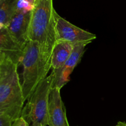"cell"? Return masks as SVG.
Returning a JSON list of instances; mask_svg holds the SVG:
<instances>
[{
	"label": "cell",
	"instance_id": "1",
	"mask_svg": "<svg viewBox=\"0 0 126 126\" xmlns=\"http://www.w3.org/2000/svg\"><path fill=\"white\" fill-rule=\"evenodd\" d=\"M52 49L53 47L36 42L27 43L21 61L23 66L22 87L25 100H28L52 69Z\"/></svg>",
	"mask_w": 126,
	"mask_h": 126
},
{
	"label": "cell",
	"instance_id": "2",
	"mask_svg": "<svg viewBox=\"0 0 126 126\" xmlns=\"http://www.w3.org/2000/svg\"><path fill=\"white\" fill-rule=\"evenodd\" d=\"M17 68L0 53V112L7 114L13 123L22 116L26 101Z\"/></svg>",
	"mask_w": 126,
	"mask_h": 126
},
{
	"label": "cell",
	"instance_id": "3",
	"mask_svg": "<svg viewBox=\"0 0 126 126\" xmlns=\"http://www.w3.org/2000/svg\"><path fill=\"white\" fill-rule=\"evenodd\" d=\"M55 11L53 0H36L32 8L28 33L29 41L54 47L57 41Z\"/></svg>",
	"mask_w": 126,
	"mask_h": 126
},
{
	"label": "cell",
	"instance_id": "4",
	"mask_svg": "<svg viewBox=\"0 0 126 126\" xmlns=\"http://www.w3.org/2000/svg\"><path fill=\"white\" fill-rule=\"evenodd\" d=\"M54 73L47 76L28 99V103L22 111V116L32 126H48L49 100L52 89Z\"/></svg>",
	"mask_w": 126,
	"mask_h": 126
},
{
	"label": "cell",
	"instance_id": "5",
	"mask_svg": "<svg viewBox=\"0 0 126 126\" xmlns=\"http://www.w3.org/2000/svg\"><path fill=\"white\" fill-rule=\"evenodd\" d=\"M55 18L56 41H67L75 45H87L97 38V36L94 33L70 23L59 16L56 11L55 12Z\"/></svg>",
	"mask_w": 126,
	"mask_h": 126
},
{
	"label": "cell",
	"instance_id": "6",
	"mask_svg": "<svg viewBox=\"0 0 126 126\" xmlns=\"http://www.w3.org/2000/svg\"><path fill=\"white\" fill-rule=\"evenodd\" d=\"M32 8L20 7L18 12L6 27L11 37L24 48L29 41L28 33Z\"/></svg>",
	"mask_w": 126,
	"mask_h": 126
},
{
	"label": "cell",
	"instance_id": "7",
	"mask_svg": "<svg viewBox=\"0 0 126 126\" xmlns=\"http://www.w3.org/2000/svg\"><path fill=\"white\" fill-rule=\"evenodd\" d=\"M86 46L87 45L85 44L75 46L71 55L65 62V65L58 70L52 71L54 73L52 88H58L61 90V89L69 82L70 76L75 67L81 62Z\"/></svg>",
	"mask_w": 126,
	"mask_h": 126
},
{
	"label": "cell",
	"instance_id": "8",
	"mask_svg": "<svg viewBox=\"0 0 126 126\" xmlns=\"http://www.w3.org/2000/svg\"><path fill=\"white\" fill-rule=\"evenodd\" d=\"M48 126H70L67 119L66 108L62 99L60 89L52 88L49 100Z\"/></svg>",
	"mask_w": 126,
	"mask_h": 126
},
{
	"label": "cell",
	"instance_id": "9",
	"mask_svg": "<svg viewBox=\"0 0 126 126\" xmlns=\"http://www.w3.org/2000/svg\"><path fill=\"white\" fill-rule=\"evenodd\" d=\"M24 49L11 37L6 28H0V53L18 66L21 65Z\"/></svg>",
	"mask_w": 126,
	"mask_h": 126
},
{
	"label": "cell",
	"instance_id": "10",
	"mask_svg": "<svg viewBox=\"0 0 126 126\" xmlns=\"http://www.w3.org/2000/svg\"><path fill=\"white\" fill-rule=\"evenodd\" d=\"M75 46L70 42L56 41L53 47L52 53V70H58L65 65L71 55Z\"/></svg>",
	"mask_w": 126,
	"mask_h": 126
},
{
	"label": "cell",
	"instance_id": "11",
	"mask_svg": "<svg viewBox=\"0 0 126 126\" xmlns=\"http://www.w3.org/2000/svg\"><path fill=\"white\" fill-rule=\"evenodd\" d=\"M20 0H0V28H6L19 9Z\"/></svg>",
	"mask_w": 126,
	"mask_h": 126
},
{
	"label": "cell",
	"instance_id": "12",
	"mask_svg": "<svg viewBox=\"0 0 126 126\" xmlns=\"http://www.w3.org/2000/svg\"><path fill=\"white\" fill-rule=\"evenodd\" d=\"M12 119L6 113L0 112V126H12Z\"/></svg>",
	"mask_w": 126,
	"mask_h": 126
},
{
	"label": "cell",
	"instance_id": "13",
	"mask_svg": "<svg viewBox=\"0 0 126 126\" xmlns=\"http://www.w3.org/2000/svg\"><path fill=\"white\" fill-rule=\"evenodd\" d=\"M12 126H29V124L24 118L20 117L12 123Z\"/></svg>",
	"mask_w": 126,
	"mask_h": 126
},
{
	"label": "cell",
	"instance_id": "14",
	"mask_svg": "<svg viewBox=\"0 0 126 126\" xmlns=\"http://www.w3.org/2000/svg\"><path fill=\"white\" fill-rule=\"evenodd\" d=\"M20 1H23L24 2H27L28 5H29L30 7H33V6L34 5V2H35L36 0H20Z\"/></svg>",
	"mask_w": 126,
	"mask_h": 126
},
{
	"label": "cell",
	"instance_id": "15",
	"mask_svg": "<svg viewBox=\"0 0 126 126\" xmlns=\"http://www.w3.org/2000/svg\"><path fill=\"white\" fill-rule=\"evenodd\" d=\"M115 126H126V123L124 122H118V124H116Z\"/></svg>",
	"mask_w": 126,
	"mask_h": 126
}]
</instances>
